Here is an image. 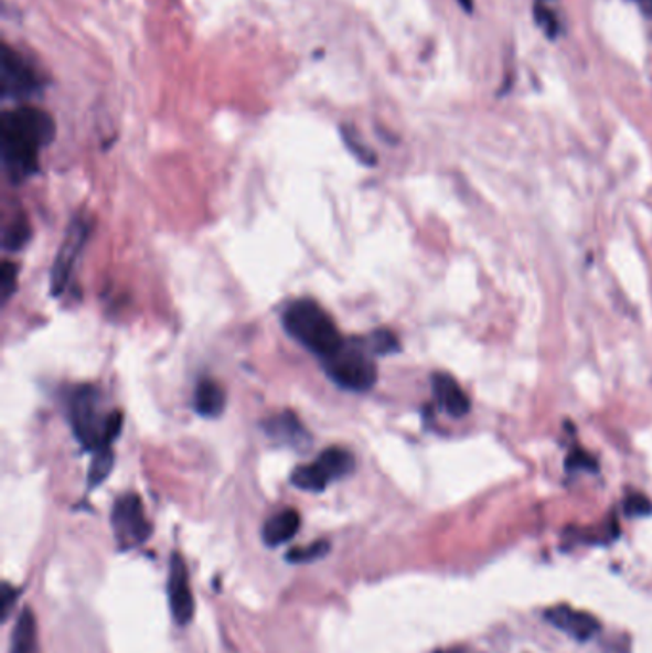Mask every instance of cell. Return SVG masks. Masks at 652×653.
<instances>
[{"label":"cell","instance_id":"cell-1","mask_svg":"<svg viewBox=\"0 0 652 653\" xmlns=\"http://www.w3.org/2000/svg\"><path fill=\"white\" fill-rule=\"evenodd\" d=\"M56 125L39 107L22 106L8 111L0 121V146L8 172L14 180L35 174L39 153L54 140Z\"/></svg>","mask_w":652,"mask_h":653},{"label":"cell","instance_id":"cell-5","mask_svg":"<svg viewBox=\"0 0 652 653\" xmlns=\"http://www.w3.org/2000/svg\"><path fill=\"white\" fill-rule=\"evenodd\" d=\"M354 470V457L343 448H328L310 464L299 467L291 474L295 488L310 493H322L331 482L349 477Z\"/></svg>","mask_w":652,"mask_h":653},{"label":"cell","instance_id":"cell-12","mask_svg":"<svg viewBox=\"0 0 652 653\" xmlns=\"http://www.w3.org/2000/svg\"><path fill=\"white\" fill-rule=\"evenodd\" d=\"M263 428H265L266 436H270L272 440L286 443V446H293V448H302L307 441H310L307 428L302 427L301 420L293 411L276 415L272 419L266 420Z\"/></svg>","mask_w":652,"mask_h":653},{"label":"cell","instance_id":"cell-24","mask_svg":"<svg viewBox=\"0 0 652 653\" xmlns=\"http://www.w3.org/2000/svg\"><path fill=\"white\" fill-rule=\"evenodd\" d=\"M534 12H536V20H538L539 25L544 28L545 33L552 36L555 35L557 29H559V23L553 18L552 12H549L547 8L542 7L534 8Z\"/></svg>","mask_w":652,"mask_h":653},{"label":"cell","instance_id":"cell-16","mask_svg":"<svg viewBox=\"0 0 652 653\" xmlns=\"http://www.w3.org/2000/svg\"><path fill=\"white\" fill-rule=\"evenodd\" d=\"M115 454L111 446L109 448L96 449L93 454V462H90V470H88V488L94 490L98 488L104 480L111 474L114 470Z\"/></svg>","mask_w":652,"mask_h":653},{"label":"cell","instance_id":"cell-27","mask_svg":"<svg viewBox=\"0 0 652 653\" xmlns=\"http://www.w3.org/2000/svg\"><path fill=\"white\" fill-rule=\"evenodd\" d=\"M435 653H469L466 647H446V650H438Z\"/></svg>","mask_w":652,"mask_h":653},{"label":"cell","instance_id":"cell-2","mask_svg":"<svg viewBox=\"0 0 652 653\" xmlns=\"http://www.w3.org/2000/svg\"><path fill=\"white\" fill-rule=\"evenodd\" d=\"M70 422L73 433L88 451L109 448L122 430V413L101 411L100 392L94 386L75 388L70 399Z\"/></svg>","mask_w":652,"mask_h":653},{"label":"cell","instance_id":"cell-26","mask_svg":"<svg viewBox=\"0 0 652 653\" xmlns=\"http://www.w3.org/2000/svg\"><path fill=\"white\" fill-rule=\"evenodd\" d=\"M635 2H638L639 8H641L646 15H651L652 18V0H635Z\"/></svg>","mask_w":652,"mask_h":653},{"label":"cell","instance_id":"cell-10","mask_svg":"<svg viewBox=\"0 0 652 653\" xmlns=\"http://www.w3.org/2000/svg\"><path fill=\"white\" fill-rule=\"evenodd\" d=\"M544 618L555 629H559V631L568 634L570 639L578 640V642H588V640L596 639L599 631H601V623L597 621V618H594L588 611L570 608L567 603L547 608Z\"/></svg>","mask_w":652,"mask_h":653},{"label":"cell","instance_id":"cell-21","mask_svg":"<svg viewBox=\"0 0 652 653\" xmlns=\"http://www.w3.org/2000/svg\"><path fill=\"white\" fill-rule=\"evenodd\" d=\"M15 277H18V268H15V264H2V270H0V287H2V297H4V300L10 299V297L14 295Z\"/></svg>","mask_w":652,"mask_h":653},{"label":"cell","instance_id":"cell-19","mask_svg":"<svg viewBox=\"0 0 652 653\" xmlns=\"http://www.w3.org/2000/svg\"><path fill=\"white\" fill-rule=\"evenodd\" d=\"M331 545L328 540H316L309 547L293 548L287 553V561L293 564H309V561L320 560L325 554L330 553Z\"/></svg>","mask_w":652,"mask_h":653},{"label":"cell","instance_id":"cell-25","mask_svg":"<svg viewBox=\"0 0 652 653\" xmlns=\"http://www.w3.org/2000/svg\"><path fill=\"white\" fill-rule=\"evenodd\" d=\"M15 598H18V590L4 582L2 585V603H0V610H2V621H7L10 611L14 608Z\"/></svg>","mask_w":652,"mask_h":653},{"label":"cell","instance_id":"cell-3","mask_svg":"<svg viewBox=\"0 0 652 653\" xmlns=\"http://www.w3.org/2000/svg\"><path fill=\"white\" fill-rule=\"evenodd\" d=\"M281 321L291 339L322 360L335 354L344 344L335 321L314 300H295L287 306Z\"/></svg>","mask_w":652,"mask_h":653},{"label":"cell","instance_id":"cell-6","mask_svg":"<svg viewBox=\"0 0 652 653\" xmlns=\"http://www.w3.org/2000/svg\"><path fill=\"white\" fill-rule=\"evenodd\" d=\"M111 526L121 550H130L150 539L151 524L146 518L142 499L135 493L117 499L111 512Z\"/></svg>","mask_w":652,"mask_h":653},{"label":"cell","instance_id":"cell-22","mask_svg":"<svg viewBox=\"0 0 652 653\" xmlns=\"http://www.w3.org/2000/svg\"><path fill=\"white\" fill-rule=\"evenodd\" d=\"M567 470H570V472H578V470L597 472V461L591 454L574 451V453L568 454Z\"/></svg>","mask_w":652,"mask_h":653},{"label":"cell","instance_id":"cell-15","mask_svg":"<svg viewBox=\"0 0 652 653\" xmlns=\"http://www.w3.org/2000/svg\"><path fill=\"white\" fill-rule=\"evenodd\" d=\"M8 653H41L39 652V631H36V618L31 608L18 615L12 640H10V652Z\"/></svg>","mask_w":652,"mask_h":653},{"label":"cell","instance_id":"cell-28","mask_svg":"<svg viewBox=\"0 0 652 653\" xmlns=\"http://www.w3.org/2000/svg\"><path fill=\"white\" fill-rule=\"evenodd\" d=\"M459 2H461V7L466 8V10L473 8V0H459Z\"/></svg>","mask_w":652,"mask_h":653},{"label":"cell","instance_id":"cell-18","mask_svg":"<svg viewBox=\"0 0 652 653\" xmlns=\"http://www.w3.org/2000/svg\"><path fill=\"white\" fill-rule=\"evenodd\" d=\"M29 237H31V227H29L28 221L20 216L7 227L2 245L7 250H20L28 245Z\"/></svg>","mask_w":652,"mask_h":653},{"label":"cell","instance_id":"cell-9","mask_svg":"<svg viewBox=\"0 0 652 653\" xmlns=\"http://www.w3.org/2000/svg\"><path fill=\"white\" fill-rule=\"evenodd\" d=\"M169 603H171L172 618L180 627L188 625L194 618L195 602L192 585H190V574H188L186 560L174 553L169 564Z\"/></svg>","mask_w":652,"mask_h":653},{"label":"cell","instance_id":"cell-4","mask_svg":"<svg viewBox=\"0 0 652 653\" xmlns=\"http://www.w3.org/2000/svg\"><path fill=\"white\" fill-rule=\"evenodd\" d=\"M372 355L366 342L344 341L335 354L322 360L323 370L343 390H372L377 383V365Z\"/></svg>","mask_w":652,"mask_h":653},{"label":"cell","instance_id":"cell-23","mask_svg":"<svg viewBox=\"0 0 652 653\" xmlns=\"http://www.w3.org/2000/svg\"><path fill=\"white\" fill-rule=\"evenodd\" d=\"M624 511L628 516H649L652 514V503L643 495H631L626 499Z\"/></svg>","mask_w":652,"mask_h":653},{"label":"cell","instance_id":"cell-7","mask_svg":"<svg viewBox=\"0 0 652 653\" xmlns=\"http://www.w3.org/2000/svg\"><path fill=\"white\" fill-rule=\"evenodd\" d=\"M0 77H2L0 90L7 98H28L43 86L33 65L29 64L22 54L12 51L8 44L2 46Z\"/></svg>","mask_w":652,"mask_h":653},{"label":"cell","instance_id":"cell-20","mask_svg":"<svg viewBox=\"0 0 652 653\" xmlns=\"http://www.w3.org/2000/svg\"><path fill=\"white\" fill-rule=\"evenodd\" d=\"M341 132H343V140L346 143V148L351 150L352 156L359 159L360 163L375 164V153L367 146L360 142L359 135L352 128H343Z\"/></svg>","mask_w":652,"mask_h":653},{"label":"cell","instance_id":"cell-17","mask_svg":"<svg viewBox=\"0 0 652 653\" xmlns=\"http://www.w3.org/2000/svg\"><path fill=\"white\" fill-rule=\"evenodd\" d=\"M367 349L373 355H388L400 352V341L393 331L377 329L366 339Z\"/></svg>","mask_w":652,"mask_h":653},{"label":"cell","instance_id":"cell-14","mask_svg":"<svg viewBox=\"0 0 652 653\" xmlns=\"http://www.w3.org/2000/svg\"><path fill=\"white\" fill-rule=\"evenodd\" d=\"M194 404L195 411L200 415L207 419H216L226 409V392L213 378H203L195 388Z\"/></svg>","mask_w":652,"mask_h":653},{"label":"cell","instance_id":"cell-8","mask_svg":"<svg viewBox=\"0 0 652 653\" xmlns=\"http://www.w3.org/2000/svg\"><path fill=\"white\" fill-rule=\"evenodd\" d=\"M88 234H90V224L83 221V218H75L70 229L65 232L64 242H62V247L57 250L56 260H54V266H52V295H56V297L57 295H62L65 285L70 283L73 266L77 263L81 250L85 247Z\"/></svg>","mask_w":652,"mask_h":653},{"label":"cell","instance_id":"cell-11","mask_svg":"<svg viewBox=\"0 0 652 653\" xmlns=\"http://www.w3.org/2000/svg\"><path fill=\"white\" fill-rule=\"evenodd\" d=\"M432 392H435L440 407L456 419L466 417L469 409H471L466 392L461 390V386H459L456 378L446 375V373H435L432 375Z\"/></svg>","mask_w":652,"mask_h":653},{"label":"cell","instance_id":"cell-13","mask_svg":"<svg viewBox=\"0 0 652 653\" xmlns=\"http://www.w3.org/2000/svg\"><path fill=\"white\" fill-rule=\"evenodd\" d=\"M299 527H301V514L293 509H286L266 520L263 539L268 547H280L287 540L293 539Z\"/></svg>","mask_w":652,"mask_h":653}]
</instances>
